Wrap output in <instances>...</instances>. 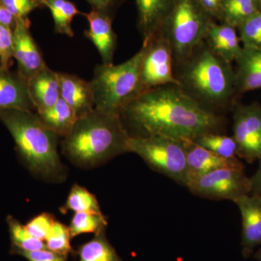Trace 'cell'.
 I'll return each instance as SVG.
<instances>
[{"mask_svg":"<svg viewBox=\"0 0 261 261\" xmlns=\"http://www.w3.org/2000/svg\"><path fill=\"white\" fill-rule=\"evenodd\" d=\"M92 6V10L111 16V12L117 3V0H86Z\"/></svg>","mask_w":261,"mask_h":261,"instance_id":"35","label":"cell"},{"mask_svg":"<svg viewBox=\"0 0 261 261\" xmlns=\"http://www.w3.org/2000/svg\"><path fill=\"white\" fill-rule=\"evenodd\" d=\"M259 163L258 168L255 174L250 178L251 183L252 192L253 195L261 196V158Z\"/></svg>","mask_w":261,"mask_h":261,"instance_id":"37","label":"cell"},{"mask_svg":"<svg viewBox=\"0 0 261 261\" xmlns=\"http://www.w3.org/2000/svg\"><path fill=\"white\" fill-rule=\"evenodd\" d=\"M210 17L197 0H175L158 34L171 46L173 63L185 61L205 41Z\"/></svg>","mask_w":261,"mask_h":261,"instance_id":"6","label":"cell"},{"mask_svg":"<svg viewBox=\"0 0 261 261\" xmlns=\"http://www.w3.org/2000/svg\"><path fill=\"white\" fill-rule=\"evenodd\" d=\"M142 46L145 53L141 66V80L145 90L168 84L179 87L173 70L172 50L167 41L157 34Z\"/></svg>","mask_w":261,"mask_h":261,"instance_id":"9","label":"cell"},{"mask_svg":"<svg viewBox=\"0 0 261 261\" xmlns=\"http://www.w3.org/2000/svg\"><path fill=\"white\" fill-rule=\"evenodd\" d=\"M187 162V183L201 175L223 167H244L238 159H226L195 143L192 140H182ZM187 187V186H186Z\"/></svg>","mask_w":261,"mask_h":261,"instance_id":"14","label":"cell"},{"mask_svg":"<svg viewBox=\"0 0 261 261\" xmlns=\"http://www.w3.org/2000/svg\"><path fill=\"white\" fill-rule=\"evenodd\" d=\"M121 117L125 125L135 130L130 136H163L179 140L220 133L225 123L222 116L206 111L173 84L145 91L123 110Z\"/></svg>","mask_w":261,"mask_h":261,"instance_id":"1","label":"cell"},{"mask_svg":"<svg viewBox=\"0 0 261 261\" xmlns=\"http://www.w3.org/2000/svg\"><path fill=\"white\" fill-rule=\"evenodd\" d=\"M175 0H136L143 44L159 34Z\"/></svg>","mask_w":261,"mask_h":261,"instance_id":"18","label":"cell"},{"mask_svg":"<svg viewBox=\"0 0 261 261\" xmlns=\"http://www.w3.org/2000/svg\"><path fill=\"white\" fill-rule=\"evenodd\" d=\"M56 221L51 214L45 213L34 218L25 226L33 237L45 241Z\"/></svg>","mask_w":261,"mask_h":261,"instance_id":"31","label":"cell"},{"mask_svg":"<svg viewBox=\"0 0 261 261\" xmlns=\"http://www.w3.org/2000/svg\"><path fill=\"white\" fill-rule=\"evenodd\" d=\"M233 139L238 157L252 163L261 158V107L257 104L239 106L233 114Z\"/></svg>","mask_w":261,"mask_h":261,"instance_id":"10","label":"cell"},{"mask_svg":"<svg viewBox=\"0 0 261 261\" xmlns=\"http://www.w3.org/2000/svg\"><path fill=\"white\" fill-rule=\"evenodd\" d=\"M0 119L13 136L17 148L34 174L51 181L64 178L58 152L59 136L44 126L37 113L18 110L0 111Z\"/></svg>","mask_w":261,"mask_h":261,"instance_id":"4","label":"cell"},{"mask_svg":"<svg viewBox=\"0 0 261 261\" xmlns=\"http://www.w3.org/2000/svg\"><path fill=\"white\" fill-rule=\"evenodd\" d=\"M179 87L206 111L219 114L235 92L231 63L216 56L205 41L185 61L176 65Z\"/></svg>","mask_w":261,"mask_h":261,"instance_id":"3","label":"cell"},{"mask_svg":"<svg viewBox=\"0 0 261 261\" xmlns=\"http://www.w3.org/2000/svg\"><path fill=\"white\" fill-rule=\"evenodd\" d=\"M259 5H260V10H261V0H258Z\"/></svg>","mask_w":261,"mask_h":261,"instance_id":"39","label":"cell"},{"mask_svg":"<svg viewBox=\"0 0 261 261\" xmlns=\"http://www.w3.org/2000/svg\"><path fill=\"white\" fill-rule=\"evenodd\" d=\"M29 87L37 113L53 107L61 98L58 72L53 71L47 65L29 80Z\"/></svg>","mask_w":261,"mask_h":261,"instance_id":"17","label":"cell"},{"mask_svg":"<svg viewBox=\"0 0 261 261\" xmlns=\"http://www.w3.org/2000/svg\"><path fill=\"white\" fill-rule=\"evenodd\" d=\"M37 113L44 126L63 138L69 135L79 118L73 108L61 97L53 107Z\"/></svg>","mask_w":261,"mask_h":261,"instance_id":"21","label":"cell"},{"mask_svg":"<svg viewBox=\"0 0 261 261\" xmlns=\"http://www.w3.org/2000/svg\"><path fill=\"white\" fill-rule=\"evenodd\" d=\"M41 4L47 7L53 15L55 32L73 37L74 33L71 23L75 15L82 14L75 5L68 0H40Z\"/></svg>","mask_w":261,"mask_h":261,"instance_id":"22","label":"cell"},{"mask_svg":"<svg viewBox=\"0 0 261 261\" xmlns=\"http://www.w3.org/2000/svg\"><path fill=\"white\" fill-rule=\"evenodd\" d=\"M78 261H123L108 243L105 231L96 233L92 240L79 247Z\"/></svg>","mask_w":261,"mask_h":261,"instance_id":"23","label":"cell"},{"mask_svg":"<svg viewBox=\"0 0 261 261\" xmlns=\"http://www.w3.org/2000/svg\"><path fill=\"white\" fill-rule=\"evenodd\" d=\"M41 2V1H40Z\"/></svg>","mask_w":261,"mask_h":261,"instance_id":"40","label":"cell"},{"mask_svg":"<svg viewBox=\"0 0 261 261\" xmlns=\"http://www.w3.org/2000/svg\"><path fill=\"white\" fill-rule=\"evenodd\" d=\"M68 211L102 214L95 196L85 187L78 185H73L65 205L61 207L63 214H66Z\"/></svg>","mask_w":261,"mask_h":261,"instance_id":"26","label":"cell"},{"mask_svg":"<svg viewBox=\"0 0 261 261\" xmlns=\"http://www.w3.org/2000/svg\"><path fill=\"white\" fill-rule=\"evenodd\" d=\"M242 216V249L249 257L256 247L261 246V196L245 195L234 201Z\"/></svg>","mask_w":261,"mask_h":261,"instance_id":"12","label":"cell"},{"mask_svg":"<svg viewBox=\"0 0 261 261\" xmlns=\"http://www.w3.org/2000/svg\"><path fill=\"white\" fill-rule=\"evenodd\" d=\"M108 222L103 214L92 213H75L72 218L69 228L70 238L85 233H98L106 230Z\"/></svg>","mask_w":261,"mask_h":261,"instance_id":"27","label":"cell"},{"mask_svg":"<svg viewBox=\"0 0 261 261\" xmlns=\"http://www.w3.org/2000/svg\"><path fill=\"white\" fill-rule=\"evenodd\" d=\"M238 29L243 47L261 49V10L250 15Z\"/></svg>","mask_w":261,"mask_h":261,"instance_id":"29","label":"cell"},{"mask_svg":"<svg viewBox=\"0 0 261 261\" xmlns=\"http://www.w3.org/2000/svg\"><path fill=\"white\" fill-rule=\"evenodd\" d=\"M260 10L258 0H222L221 17L225 23L238 28L255 12Z\"/></svg>","mask_w":261,"mask_h":261,"instance_id":"24","label":"cell"},{"mask_svg":"<svg viewBox=\"0 0 261 261\" xmlns=\"http://www.w3.org/2000/svg\"><path fill=\"white\" fill-rule=\"evenodd\" d=\"M70 239L71 238L68 226L56 220L54 226L45 240L46 247L51 251L67 256L71 251Z\"/></svg>","mask_w":261,"mask_h":261,"instance_id":"30","label":"cell"},{"mask_svg":"<svg viewBox=\"0 0 261 261\" xmlns=\"http://www.w3.org/2000/svg\"><path fill=\"white\" fill-rule=\"evenodd\" d=\"M89 22V29L84 35L97 48L104 64H112L117 47V36L113 31L112 20L108 15L92 10L82 13Z\"/></svg>","mask_w":261,"mask_h":261,"instance_id":"15","label":"cell"},{"mask_svg":"<svg viewBox=\"0 0 261 261\" xmlns=\"http://www.w3.org/2000/svg\"><path fill=\"white\" fill-rule=\"evenodd\" d=\"M192 141L224 159H238V145L233 137L220 133H207L197 136Z\"/></svg>","mask_w":261,"mask_h":261,"instance_id":"25","label":"cell"},{"mask_svg":"<svg viewBox=\"0 0 261 261\" xmlns=\"http://www.w3.org/2000/svg\"><path fill=\"white\" fill-rule=\"evenodd\" d=\"M145 47L129 60L119 65L96 66L90 81L95 109L106 113L120 115L130 102L145 92L141 80V66Z\"/></svg>","mask_w":261,"mask_h":261,"instance_id":"5","label":"cell"},{"mask_svg":"<svg viewBox=\"0 0 261 261\" xmlns=\"http://www.w3.org/2000/svg\"><path fill=\"white\" fill-rule=\"evenodd\" d=\"M5 110L37 112L29 91V82L19 72L0 67V111Z\"/></svg>","mask_w":261,"mask_h":261,"instance_id":"13","label":"cell"},{"mask_svg":"<svg viewBox=\"0 0 261 261\" xmlns=\"http://www.w3.org/2000/svg\"><path fill=\"white\" fill-rule=\"evenodd\" d=\"M8 223L13 249L24 251H34L47 249L45 243L42 240L33 237L25 226L20 224L16 220L10 218Z\"/></svg>","mask_w":261,"mask_h":261,"instance_id":"28","label":"cell"},{"mask_svg":"<svg viewBox=\"0 0 261 261\" xmlns=\"http://www.w3.org/2000/svg\"><path fill=\"white\" fill-rule=\"evenodd\" d=\"M29 19L15 18L13 29V58L18 63V71L28 82L33 75L47 65L29 31Z\"/></svg>","mask_w":261,"mask_h":261,"instance_id":"11","label":"cell"},{"mask_svg":"<svg viewBox=\"0 0 261 261\" xmlns=\"http://www.w3.org/2000/svg\"><path fill=\"white\" fill-rule=\"evenodd\" d=\"M0 3L15 18L29 19L33 10L41 6L40 0H0Z\"/></svg>","mask_w":261,"mask_h":261,"instance_id":"32","label":"cell"},{"mask_svg":"<svg viewBox=\"0 0 261 261\" xmlns=\"http://www.w3.org/2000/svg\"><path fill=\"white\" fill-rule=\"evenodd\" d=\"M127 149L138 154L151 169L187 186V155L181 140L163 136H130Z\"/></svg>","mask_w":261,"mask_h":261,"instance_id":"7","label":"cell"},{"mask_svg":"<svg viewBox=\"0 0 261 261\" xmlns=\"http://www.w3.org/2000/svg\"><path fill=\"white\" fill-rule=\"evenodd\" d=\"M235 61V92L261 89V49L243 47Z\"/></svg>","mask_w":261,"mask_h":261,"instance_id":"19","label":"cell"},{"mask_svg":"<svg viewBox=\"0 0 261 261\" xmlns=\"http://www.w3.org/2000/svg\"><path fill=\"white\" fill-rule=\"evenodd\" d=\"M0 24L13 30L15 25V18L0 3Z\"/></svg>","mask_w":261,"mask_h":261,"instance_id":"36","label":"cell"},{"mask_svg":"<svg viewBox=\"0 0 261 261\" xmlns=\"http://www.w3.org/2000/svg\"><path fill=\"white\" fill-rule=\"evenodd\" d=\"M130 135L120 115L95 108L80 117L62 141V152L73 164L89 169L128 152Z\"/></svg>","mask_w":261,"mask_h":261,"instance_id":"2","label":"cell"},{"mask_svg":"<svg viewBox=\"0 0 261 261\" xmlns=\"http://www.w3.org/2000/svg\"><path fill=\"white\" fill-rule=\"evenodd\" d=\"M235 29L227 23H211L205 39L213 53L230 63L236 61L243 48Z\"/></svg>","mask_w":261,"mask_h":261,"instance_id":"20","label":"cell"},{"mask_svg":"<svg viewBox=\"0 0 261 261\" xmlns=\"http://www.w3.org/2000/svg\"><path fill=\"white\" fill-rule=\"evenodd\" d=\"M187 187L191 193L203 198L233 202L252 192L250 178L244 172V167L213 170L189 182Z\"/></svg>","mask_w":261,"mask_h":261,"instance_id":"8","label":"cell"},{"mask_svg":"<svg viewBox=\"0 0 261 261\" xmlns=\"http://www.w3.org/2000/svg\"><path fill=\"white\" fill-rule=\"evenodd\" d=\"M61 97L73 108L78 118L95 108L90 82L69 73H59Z\"/></svg>","mask_w":261,"mask_h":261,"instance_id":"16","label":"cell"},{"mask_svg":"<svg viewBox=\"0 0 261 261\" xmlns=\"http://www.w3.org/2000/svg\"><path fill=\"white\" fill-rule=\"evenodd\" d=\"M254 257H255V258H256L257 260L261 261V246L260 249L257 250L256 253L255 254Z\"/></svg>","mask_w":261,"mask_h":261,"instance_id":"38","label":"cell"},{"mask_svg":"<svg viewBox=\"0 0 261 261\" xmlns=\"http://www.w3.org/2000/svg\"><path fill=\"white\" fill-rule=\"evenodd\" d=\"M13 58V30L0 24V67L9 69Z\"/></svg>","mask_w":261,"mask_h":261,"instance_id":"33","label":"cell"},{"mask_svg":"<svg viewBox=\"0 0 261 261\" xmlns=\"http://www.w3.org/2000/svg\"><path fill=\"white\" fill-rule=\"evenodd\" d=\"M15 253L27 258L29 261H67L66 255H61L51 251L48 249L34 250V251H24V250L13 249Z\"/></svg>","mask_w":261,"mask_h":261,"instance_id":"34","label":"cell"}]
</instances>
